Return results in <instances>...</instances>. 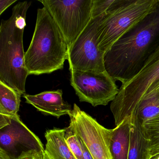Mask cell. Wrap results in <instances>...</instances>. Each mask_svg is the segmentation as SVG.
<instances>
[{"mask_svg":"<svg viewBox=\"0 0 159 159\" xmlns=\"http://www.w3.org/2000/svg\"><path fill=\"white\" fill-rule=\"evenodd\" d=\"M159 47V0L156 9L116 42L104 56L105 69L122 84L139 71Z\"/></svg>","mask_w":159,"mask_h":159,"instance_id":"1","label":"cell"},{"mask_svg":"<svg viewBox=\"0 0 159 159\" xmlns=\"http://www.w3.org/2000/svg\"><path fill=\"white\" fill-rule=\"evenodd\" d=\"M30 2H19L12 9L11 16L2 20L0 26V81L25 94L28 72L25 63L23 44L26 14Z\"/></svg>","mask_w":159,"mask_h":159,"instance_id":"2","label":"cell"},{"mask_svg":"<svg viewBox=\"0 0 159 159\" xmlns=\"http://www.w3.org/2000/svg\"><path fill=\"white\" fill-rule=\"evenodd\" d=\"M69 48L64 35L48 10L39 9L35 31L25 53L29 75L49 74L64 68Z\"/></svg>","mask_w":159,"mask_h":159,"instance_id":"3","label":"cell"},{"mask_svg":"<svg viewBox=\"0 0 159 159\" xmlns=\"http://www.w3.org/2000/svg\"><path fill=\"white\" fill-rule=\"evenodd\" d=\"M158 0H115L102 16L98 28V44L104 54L132 28L153 11Z\"/></svg>","mask_w":159,"mask_h":159,"instance_id":"4","label":"cell"},{"mask_svg":"<svg viewBox=\"0 0 159 159\" xmlns=\"http://www.w3.org/2000/svg\"><path fill=\"white\" fill-rule=\"evenodd\" d=\"M159 81V47L146 61L134 77L119 88V93L111 104L116 126L130 119L144 96Z\"/></svg>","mask_w":159,"mask_h":159,"instance_id":"5","label":"cell"},{"mask_svg":"<svg viewBox=\"0 0 159 159\" xmlns=\"http://www.w3.org/2000/svg\"><path fill=\"white\" fill-rule=\"evenodd\" d=\"M64 35L68 48L92 19L93 0H39Z\"/></svg>","mask_w":159,"mask_h":159,"instance_id":"6","label":"cell"},{"mask_svg":"<svg viewBox=\"0 0 159 159\" xmlns=\"http://www.w3.org/2000/svg\"><path fill=\"white\" fill-rule=\"evenodd\" d=\"M103 15L92 18L69 48L67 60L70 70L106 72L105 54L99 50L98 44V28Z\"/></svg>","mask_w":159,"mask_h":159,"instance_id":"7","label":"cell"},{"mask_svg":"<svg viewBox=\"0 0 159 159\" xmlns=\"http://www.w3.org/2000/svg\"><path fill=\"white\" fill-rule=\"evenodd\" d=\"M70 84L80 102L107 106L119 93L116 81L107 72L70 70Z\"/></svg>","mask_w":159,"mask_h":159,"instance_id":"8","label":"cell"},{"mask_svg":"<svg viewBox=\"0 0 159 159\" xmlns=\"http://www.w3.org/2000/svg\"><path fill=\"white\" fill-rule=\"evenodd\" d=\"M69 127L82 140L93 159H112L110 143L112 129L105 128L74 104Z\"/></svg>","mask_w":159,"mask_h":159,"instance_id":"9","label":"cell"},{"mask_svg":"<svg viewBox=\"0 0 159 159\" xmlns=\"http://www.w3.org/2000/svg\"><path fill=\"white\" fill-rule=\"evenodd\" d=\"M0 144L9 153L17 152V148L24 151L44 150L40 139L21 120L18 114L12 116L9 124L0 129Z\"/></svg>","mask_w":159,"mask_h":159,"instance_id":"10","label":"cell"},{"mask_svg":"<svg viewBox=\"0 0 159 159\" xmlns=\"http://www.w3.org/2000/svg\"><path fill=\"white\" fill-rule=\"evenodd\" d=\"M62 96L63 91L60 89L45 91L34 95H24L26 103L32 105L43 114L58 119L63 115H69L72 110L71 106L64 101Z\"/></svg>","mask_w":159,"mask_h":159,"instance_id":"11","label":"cell"},{"mask_svg":"<svg viewBox=\"0 0 159 159\" xmlns=\"http://www.w3.org/2000/svg\"><path fill=\"white\" fill-rule=\"evenodd\" d=\"M131 123L126 119L111 131L110 148L112 159H127L130 145Z\"/></svg>","mask_w":159,"mask_h":159,"instance_id":"12","label":"cell"},{"mask_svg":"<svg viewBox=\"0 0 159 159\" xmlns=\"http://www.w3.org/2000/svg\"><path fill=\"white\" fill-rule=\"evenodd\" d=\"M65 129L54 128L45 133V151L52 159H76L67 144Z\"/></svg>","mask_w":159,"mask_h":159,"instance_id":"13","label":"cell"},{"mask_svg":"<svg viewBox=\"0 0 159 159\" xmlns=\"http://www.w3.org/2000/svg\"><path fill=\"white\" fill-rule=\"evenodd\" d=\"M159 114V95L156 90L152 89L141 99L130 119L132 124L140 127Z\"/></svg>","mask_w":159,"mask_h":159,"instance_id":"14","label":"cell"},{"mask_svg":"<svg viewBox=\"0 0 159 159\" xmlns=\"http://www.w3.org/2000/svg\"><path fill=\"white\" fill-rule=\"evenodd\" d=\"M151 156L149 141L138 125L131 123L130 148L127 159H149Z\"/></svg>","mask_w":159,"mask_h":159,"instance_id":"15","label":"cell"},{"mask_svg":"<svg viewBox=\"0 0 159 159\" xmlns=\"http://www.w3.org/2000/svg\"><path fill=\"white\" fill-rule=\"evenodd\" d=\"M22 95L0 81V114L14 116L18 114Z\"/></svg>","mask_w":159,"mask_h":159,"instance_id":"16","label":"cell"},{"mask_svg":"<svg viewBox=\"0 0 159 159\" xmlns=\"http://www.w3.org/2000/svg\"><path fill=\"white\" fill-rule=\"evenodd\" d=\"M139 128L145 137L149 141L151 156L159 152V114Z\"/></svg>","mask_w":159,"mask_h":159,"instance_id":"17","label":"cell"},{"mask_svg":"<svg viewBox=\"0 0 159 159\" xmlns=\"http://www.w3.org/2000/svg\"><path fill=\"white\" fill-rule=\"evenodd\" d=\"M65 137L66 142L72 154L76 159H84L80 138L68 126L65 128Z\"/></svg>","mask_w":159,"mask_h":159,"instance_id":"18","label":"cell"},{"mask_svg":"<svg viewBox=\"0 0 159 159\" xmlns=\"http://www.w3.org/2000/svg\"><path fill=\"white\" fill-rule=\"evenodd\" d=\"M115 0H93L92 18L105 14L114 3Z\"/></svg>","mask_w":159,"mask_h":159,"instance_id":"19","label":"cell"},{"mask_svg":"<svg viewBox=\"0 0 159 159\" xmlns=\"http://www.w3.org/2000/svg\"><path fill=\"white\" fill-rule=\"evenodd\" d=\"M16 0H0V15L11 5L16 2Z\"/></svg>","mask_w":159,"mask_h":159,"instance_id":"20","label":"cell"},{"mask_svg":"<svg viewBox=\"0 0 159 159\" xmlns=\"http://www.w3.org/2000/svg\"><path fill=\"white\" fill-rule=\"evenodd\" d=\"M38 151L34 150L23 152L16 159H35V155Z\"/></svg>","mask_w":159,"mask_h":159,"instance_id":"21","label":"cell"},{"mask_svg":"<svg viewBox=\"0 0 159 159\" xmlns=\"http://www.w3.org/2000/svg\"><path fill=\"white\" fill-rule=\"evenodd\" d=\"M80 139V141L83 152V156L84 159H93L92 155H91V153H90L89 151H88V149L86 148L84 143L83 142L81 139Z\"/></svg>","mask_w":159,"mask_h":159,"instance_id":"22","label":"cell"},{"mask_svg":"<svg viewBox=\"0 0 159 159\" xmlns=\"http://www.w3.org/2000/svg\"><path fill=\"white\" fill-rule=\"evenodd\" d=\"M35 159H52L47 154L45 150L37 152L35 155Z\"/></svg>","mask_w":159,"mask_h":159,"instance_id":"23","label":"cell"},{"mask_svg":"<svg viewBox=\"0 0 159 159\" xmlns=\"http://www.w3.org/2000/svg\"><path fill=\"white\" fill-rule=\"evenodd\" d=\"M0 159H12L8 152L0 147Z\"/></svg>","mask_w":159,"mask_h":159,"instance_id":"24","label":"cell"},{"mask_svg":"<svg viewBox=\"0 0 159 159\" xmlns=\"http://www.w3.org/2000/svg\"><path fill=\"white\" fill-rule=\"evenodd\" d=\"M152 89H154V90H156L158 92V94L159 95V81H158L154 85H153V86L152 87L151 89L150 90H152Z\"/></svg>","mask_w":159,"mask_h":159,"instance_id":"25","label":"cell"},{"mask_svg":"<svg viewBox=\"0 0 159 159\" xmlns=\"http://www.w3.org/2000/svg\"><path fill=\"white\" fill-rule=\"evenodd\" d=\"M149 159H159V152L151 156Z\"/></svg>","mask_w":159,"mask_h":159,"instance_id":"26","label":"cell"}]
</instances>
